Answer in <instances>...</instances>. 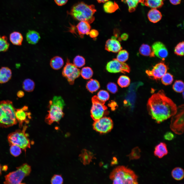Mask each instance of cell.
Listing matches in <instances>:
<instances>
[{
  "mask_svg": "<svg viewBox=\"0 0 184 184\" xmlns=\"http://www.w3.org/2000/svg\"><path fill=\"white\" fill-rule=\"evenodd\" d=\"M64 62L61 57L56 56L53 57L51 60L50 65L52 68L54 70H58L63 66Z\"/></svg>",
  "mask_w": 184,
  "mask_h": 184,
  "instance_id": "obj_23",
  "label": "cell"
},
{
  "mask_svg": "<svg viewBox=\"0 0 184 184\" xmlns=\"http://www.w3.org/2000/svg\"><path fill=\"white\" fill-rule=\"evenodd\" d=\"M73 64L76 67L80 68L84 66L85 63V60L82 56L77 55L74 59Z\"/></svg>",
  "mask_w": 184,
  "mask_h": 184,
  "instance_id": "obj_37",
  "label": "cell"
},
{
  "mask_svg": "<svg viewBox=\"0 0 184 184\" xmlns=\"http://www.w3.org/2000/svg\"><path fill=\"white\" fill-rule=\"evenodd\" d=\"M172 88L173 90L177 92L182 93L183 91L184 83L181 80H176L173 84Z\"/></svg>",
  "mask_w": 184,
  "mask_h": 184,
  "instance_id": "obj_40",
  "label": "cell"
},
{
  "mask_svg": "<svg viewBox=\"0 0 184 184\" xmlns=\"http://www.w3.org/2000/svg\"><path fill=\"white\" fill-rule=\"evenodd\" d=\"M24 93L22 90L18 91L17 93V96L19 98L23 97L24 96Z\"/></svg>",
  "mask_w": 184,
  "mask_h": 184,
  "instance_id": "obj_50",
  "label": "cell"
},
{
  "mask_svg": "<svg viewBox=\"0 0 184 184\" xmlns=\"http://www.w3.org/2000/svg\"><path fill=\"white\" fill-rule=\"evenodd\" d=\"M9 39L11 42L14 45L20 46L22 44L23 38L20 32L14 31L10 34Z\"/></svg>",
  "mask_w": 184,
  "mask_h": 184,
  "instance_id": "obj_22",
  "label": "cell"
},
{
  "mask_svg": "<svg viewBox=\"0 0 184 184\" xmlns=\"http://www.w3.org/2000/svg\"><path fill=\"white\" fill-rule=\"evenodd\" d=\"M168 69L167 66L163 62H161L154 66L151 70H147L146 73L151 79L158 80L166 73Z\"/></svg>",
  "mask_w": 184,
  "mask_h": 184,
  "instance_id": "obj_13",
  "label": "cell"
},
{
  "mask_svg": "<svg viewBox=\"0 0 184 184\" xmlns=\"http://www.w3.org/2000/svg\"><path fill=\"white\" fill-rule=\"evenodd\" d=\"M97 2L99 3H104L108 1L109 0H97Z\"/></svg>",
  "mask_w": 184,
  "mask_h": 184,
  "instance_id": "obj_51",
  "label": "cell"
},
{
  "mask_svg": "<svg viewBox=\"0 0 184 184\" xmlns=\"http://www.w3.org/2000/svg\"><path fill=\"white\" fill-rule=\"evenodd\" d=\"M161 78L162 83L165 85L171 84L173 80V75L168 73H166Z\"/></svg>",
  "mask_w": 184,
  "mask_h": 184,
  "instance_id": "obj_38",
  "label": "cell"
},
{
  "mask_svg": "<svg viewBox=\"0 0 184 184\" xmlns=\"http://www.w3.org/2000/svg\"><path fill=\"white\" fill-rule=\"evenodd\" d=\"M147 17L150 21L156 23L161 19L162 15L161 12L156 8H151L148 12Z\"/></svg>",
  "mask_w": 184,
  "mask_h": 184,
  "instance_id": "obj_21",
  "label": "cell"
},
{
  "mask_svg": "<svg viewBox=\"0 0 184 184\" xmlns=\"http://www.w3.org/2000/svg\"><path fill=\"white\" fill-rule=\"evenodd\" d=\"M109 178L113 184H138V177L134 172L126 167L120 166L111 172Z\"/></svg>",
  "mask_w": 184,
  "mask_h": 184,
  "instance_id": "obj_2",
  "label": "cell"
},
{
  "mask_svg": "<svg viewBox=\"0 0 184 184\" xmlns=\"http://www.w3.org/2000/svg\"><path fill=\"white\" fill-rule=\"evenodd\" d=\"M119 8V6L115 2L107 1L103 5V9L105 12L112 13L115 12Z\"/></svg>",
  "mask_w": 184,
  "mask_h": 184,
  "instance_id": "obj_27",
  "label": "cell"
},
{
  "mask_svg": "<svg viewBox=\"0 0 184 184\" xmlns=\"http://www.w3.org/2000/svg\"><path fill=\"white\" fill-rule=\"evenodd\" d=\"M80 73V70L71 63L70 60L67 58L66 64L63 69L62 74L67 79L69 84H73L75 80L79 77Z\"/></svg>",
  "mask_w": 184,
  "mask_h": 184,
  "instance_id": "obj_10",
  "label": "cell"
},
{
  "mask_svg": "<svg viewBox=\"0 0 184 184\" xmlns=\"http://www.w3.org/2000/svg\"><path fill=\"white\" fill-rule=\"evenodd\" d=\"M168 153L167 145L165 143L161 142L155 146L154 154L159 158H162Z\"/></svg>",
  "mask_w": 184,
  "mask_h": 184,
  "instance_id": "obj_18",
  "label": "cell"
},
{
  "mask_svg": "<svg viewBox=\"0 0 184 184\" xmlns=\"http://www.w3.org/2000/svg\"><path fill=\"white\" fill-rule=\"evenodd\" d=\"M96 11L94 5H88L81 2L74 5L69 14L76 20L86 21L90 24L95 20L94 15Z\"/></svg>",
  "mask_w": 184,
  "mask_h": 184,
  "instance_id": "obj_3",
  "label": "cell"
},
{
  "mask_svg": "<svg viewBox=\"0 0 184 184\" xmlns=\"http://www.w3.org/2000/svg\"><path fill=\"white\" fill-rule=\"evenodd\" d=\"M93 157L92 153L86 149L82 151L79 157L81 161L84 165L89 164L91 161Z\"/></svg>",
  "mask_w": 184,
  "mask_h": 184,
  "instance_id": "obj_24",
  "label": "cell"
},
{
  "mask_svg": "<svg viewBox=\"0 0 184 184\" xmlns=\"http://www.w3.org/2000/svg\"><path fill=\"white\" fill-rule=\"evenodd\" d=\"M98 34L99 32L97 30L93 29L90 31L88 35L90 37L95 38L98 36Z\"/></svg>",
  "mask_w": 184,
  "mask_h": 184,
  "instance_id": "obj_46",
  "label": "cell"
},
{
  "mask_svg": "<svg viewBox=\"0 0 184 184\" xmlns=\"http://www.w3.org/2000/svg\"><path fill=\"white\" fill-rule=\"evenodd\" d=\"M130 80L129 78L125 75H121L118 78L117 83L121 87H125L130 85Z\"/></svg>",
  "mask_w": 184,
  "mask_h": 184,
  "instance_id": "obj_34",
  "label": "cell"
},
{
  "mask_svg": "<svg viewBox=\"0 0 184 184\" xmlns=\"http://www.w3.org/2000/svg\"><path fill=\"white\" fill-rule=\"evenodd\" d=\"M106 69L107 71L112 73L121 72L125 73H129L130 71L128 65L124 62L118 61L116 59H114L108 62L106 65Z\"/></svg>",
  "mask_w": 184,
  "mask_h": 184,
  "instance_id": "obj_12",
  "label": "cell"
},
{
  "mask_svg": "<svg viewBox=\"0 0 184 184\" xmlns=\"http://www.w3.org/2000/svg\"><path fill=\"white\" fill-rule=\"evenodd\" d=\"M15 114L20 128L22 127L24 123H28L29 119L31 118V113L28 111V107L27 106H24L21 108L15 109Z\"/></svg>",
  "mask_w": 184,
  "mask_h": 184,
  "instance_id": "obj_14",
  "label": "cell"
},
{
  "mask_svg": "<svg viewBox=\"0 0 184 184\" xmlns=\"http://www.w3.org/2000/svg\"><path fill=\"white\" fill-rule=\"evenodd\" d=\"M93 74L92 69L89 67L83 68L80 71V74L84 79H90L92 76Z\"/></svg>",
  "mask_w": 184,
  "mask_h": 184,
  "instance_id": "obj_32",
  "label": "cell"
},
{
  "mask_svg": "<svg viewBox=\"0 0 184 184\" xmlns=\"http://www.w3.org/2000/svg\"><path fill=\"white\" fill-rule=\"evenodd\" d=\"M97 96L99 100L104 102L108 100L109 98V93L107 91L103 90H100L98 93Z\"/></svg>",
  "mask_w": 184,
  "mask_h": 184,
  "instance_id": "obj_39",
  "label": "cell"
},
{
  "mask_svg": "<svg viewBox=\"0 0 184 184\" xmlns=\"http://www.w3.org/2000/svg\"><path fill=\"white\" fill-rule=\"evenodd\" d=\"M108 90L112 93H116L118 90V87L116 84L110 82L107 85Z\"/></svg>",
  "mask_w": 184,
  "mask_h": 184,
  "instance_id": "obj_44",
  "label": "cell"
},
{
  "mask_svg": "<svg viewBox=\"0 0 184 184\" xmlns=\"http://www.w3.org/2000/svg\"><path fill=\"white\" fill-rule=\"evenodd\" d=\"M63 179L60 175L55 174L51 180V183L53 184H62L63 183Z\"/></svg>",
  "mask_w": 184,
  "mask_h": 184,
  "instance_id": "obj_43",
  "label": "cell"
},
{
  "mask_svg": "<svg viewBox=\"0 0 184 184\" xmlns=\"http://www.w3.org/2000/svg\"><path fill=\"white\" fill-rule=\"evenodd\" d=\"M145 0H121L124 3H126L128 7V10L130 12H134L135 10L139 4L141 3L144 5Z\"/></svg>",
  "mask_w": 184,
  "mask_h": 184,
  "instance_id": "obj_26",
  "label": "cell"
},
{
  "mask_svg": "<svg viewBox=\"0 0 184 184\" xmlns=\"http://www.w3.org/2000/svg\"><path fill=\"white\" fill-rule=\"evenodd\" d=\"M171 174L172 177L177 180H182L184 176L183 170L180 167H176L174 168L171 171Z\"/></svg>",
  "mask_w": 184,
  "mask_h": 184,
  "instance_id": "obj_30",
  "label": "cell"
},
{
  "mask_svg": "<svg viewBox=\"0 0 184 184\" xmlns=\"http://www.w3.org/2000/svg\"><path fill=\"white\" fill-rule=\"evenodd\" d=\"M10 151L12 155L16 157L19 156L21 153V148L17 145H10Z\"/></svg>",
  "mask_w": 184,
  "mask_h": 184,
  "instance_id": "obj_42",
  "label": "cell"
},
{
  "mask_svg": "<svg viewBox=\"0 0 184 184\" xmlns=\"http://www.w3.org/2000/svg\"><path fill=\"white\" fill-rule=\"evenodd\" d=\"M170 3L173 5H176L180 3L181 0H169Z\"/></svg>",
  "mask_w": 184,
  "mask_h": 184,
  "instance_id": "obj_49",
  "label": "cell"
},
{
  "mask_svg": "<svg viewBox=\"0 0 184 184\" xmlns=\"http://www.w3.org/2000/svg\"><path fill=\"white\" fill-rule=\"evenodd\" d=\"M15 109L12 102L9 100L0 102V127L7 128L16 124Z\"/></svg>",
  "mask_w": 184,
  "mask_h": 184,
  "instance_id": "obj_5",
  "label": "cell"
},
{
  "mask_svg": "<svg viewBox=\"0 0 184 184\" xmlns=\"http://www.w3.org/2000/svg\"><path fill=\"white\" fill-rule=\"evenodd\" d=\"M184 43L183 41L178 43L175 47L174 53L177 55L182 56L184 55Z\"/></svg>",
  "mask_w": 184,
  "mask_h": 184,
  "instance_id": "obj_41",
  "label": "cell"
},
{
  "mask_svg": "<svg viewBox=\"0 0 184 184\" xmlns=\"http://www.w3.org/2000/svg\"><path fill=\"white\" fill-rule=\"evenodd\" d=\"M165 0H145L144 5L152 8H161L163 5Z\"/></svg>",
  "mask_w": 184,
  "mask_h": 184,
  "instance_id": "obj_28",
  "label": "cell"
},
{
  "mask_svg": "<svg viewBox=\"0 0 184 184\" xmlns=\"http://www.w3.org/2000/svg\"><path fill=\"white\" fill-rule=\"evenodd\" d=\"M22 88L25 91L30 92L34 90L35 84L34 82L29 78L25 79L22 83Z\"/></svg>",
  "mask_w": 184,
  "mask_h": 184,
  "instance_id": "obj_31",
  "label": "cell"
},
{
  "mask_svg": "<svg viewBox=\"0 0 184 184\" xmlns=\"http://www.w3.org/2000/svg\"><path fill=\"white\" fill-rule=\"evenodd\" d=\"M65 105L61 96H54L49 102L48 113L45 118V122L51 125L54 122H58L64 116L63 109Z\"/></svg>",
  "mask_w": 184,
  "mask_h": 184,
  "instance_id": "obj_4",
  "label": "cell"
},
{
  "mask_svg": "<svg viewBox=\"0 0 184 184\" xmlns=\"http://www.w3.org/2000/svg\"><path fill=\"white\" fill-rule=\"evenodd\" d=\"M27 128L28 126L25 124L22 130H17L8 135L7 140L10 145H17L25 152L27 148H30L31 142L29 135L26 132Z\"/></svg>",
  "mask_w": 184,
  "mask_h": 184,
  "instance_id": "obj_6",
  "label": "cell"
},
{
  "mask_svg": "<svg viewBox=\"0 0 184 184\" xmlns=\"http://www.w3.org/2000/svg\"><path fill=\"white\" fill-rule=\"evenodd\" d=\"M174 134L170 132H166L164 135V139L167 140L171 141L174 138Z\"/></svg>",
  "mask_w": 184,
  "mask_h": 184,
  "instance_id": "obj_45",
  "label": "cell"
},
{
  "mask_svg": "<svg viewBox=\"0 0 184 184\" xmlns=\"http://www.w3.org/2000/svg\"><path fill=\"white\" fill-rule=\"evenodd\" d=\"M139 52L142 55L152 57H155V54L150 46L147 44H143L140 47Z\"/></svg>",
  "mask_w": 184,
  "mask_h": 184,
  "instance_id": "obj_25",
  "label": "cell"
},
{
  "mask_svg": "<svg viewBox=\"0 0 184 184\" xmlns=\"http://www.w3.org/2000/svg\"><path fill=\"white\" fill-rule=\"evenodd\" d=\"M9 46L7 37L5 36L0 35V52L6 51L8 49Z\"/></svg>",
  "mask_w": 184,
  "mask_h": 184,
  "instance_id": "obj_33",
  "label": "cell"
},
{
  "mask_svg": "<svg viewBox=\"0 0 184 184\" xmlns=\"http://www.w3.org/2000/svg\"><path fill=\"white\" fill-rule=\"evenodd\" d=\"M26 38L28 43L35 44L38 42L40 37L37 32L33 30H29L26 34Z\"/></svg>",
  "mask_w": 184,
  "mask_h": 184,
  "instance_id": "obj_20",
  "label": "cell"
},
{
  "mask_svg": "<svg viewBox=\"0 0 184 184\" xmlns=\"http://www.w3.org/2000/svg\"><path fill=\"white\" fill-rule=\"evenodd\" d=\"M12 71L8 67H2L0 68V83L3 84L8 82L12 76Z\"/></svg>",
  "mask_w": 184,
  "mask_h": 184,
  "instance_id": "obj_19",
  "label": "cell"
},
{
  "mask_svg": "<svg viewBox=\"0 0 184 184\" xmlns=\"http://www.w3.org/2000/svg\"><path fill=\"white\" fill-rule=\"evenodd\" d=\"M152 49L155 55L164 60L168 55V51L165 45L159 41L153 43Z\"/></svg>",
  "mask_w": 184,
  "mask_h": 184,
  "instance_id": "obj_15",
  "label": "cell"
},
{
  "mask_svg": "<svg viewBox=\"0 0 184 184\" xmlns=\"http://www.w3.org/2000/svg\"><path fill=\"white\" fill-rule=\"evenodd\" d=\"M147 105L149 114L158 123L174 115L177 110L176 104L166 96L163 90L152 95L148 99Z\"/></svg>",
  "mask_w": 184,
  "mask_h": 184,
  "instance_id": "obj_1",
  "label": "cell"
},
{
  "mask_svg": "<svg viewBox=\"0 0 184 184\" xmlns=\"http://www.w3.org/2000/svg\"><path fill=\"white\" fill-rule=\"evenodd\" d=\"M92 106L90 110L91 116L95 121L103 117L108 113L105 102L99 100L97 96L92 98Z\"/></svg>",
  "mask_w": 184,
  "mask_h": 184,
  "instance_id": "obj_9",
  "label": "cell"
},
{
  "mask_svg": "<svg viewBox=\"0 0 184 184\" xmlns=\"http://www.w3.org/2000/svg\"><path fill=\"white\" fill-rule=\"evenodd\" d=\"M129 56V54L127 51L125 50H121L118 52L116 59L120 62H125L128 60Z\"/></svg>",
  "mask_w": 184,
  "mask_h": 184,
  "instance_id": "obj_35",
  "label": "cell"
},
{
  "mask_svg": "<svg viewBox=\"0 0 184 184\" xmlns=\"http://www.w3.org/2000/svg\"><path fill=\"white\" fill-rule=\"evenodd\" d=\"M141 151L139 148L136 147L133 148L131 153L128 155L130 160L137 159H139L141 157Z\"/></svg>",
  "mask_w": 184,
  "mask_h": 184,
  "instance_id": "obj_36",
  "label": "cell"
},
{
  "mask_svg": "<svg viewBox=\"0 0 184 184\" xmlns=\"http://www.w3.org/2000/svg\"><path fill=\"white\" fill-rule=\"evenodd\" d=\"M2 167L1 165L0 164V176L2 174Z\"/></svg>",
  "mask_w": 184,
  "mask_h": 184,
  "instance_id": "obj_52",
  "label": "cell"
},
{
  "mask_svg": "<svg viewBox=\"0 0 184 184\" xmlns=\"http://www.w3.org/2000/svg\"><path fill=\"white\" fill-rule=\"evenodd\" d=\"M75 27L81 38H82L84 35H88L91 29L90 24L84 21H80Z\"/></svg>",
  "mask_w": 184,
  "mask_h": 184,
  "instance_id": "obj_17",
  "label": "cell"
},
{
  "mask_svg": "<svg viewBox=\"0 0 184 184\" xmlns=\"http://www.w3.org/2000/svg\"><path fill=\"white\" fill-rule=\"evenodd\" d=\"M15 171L10 172L5 176L4 183L6 184H20L24 179L29 175L31 169L27 163H24L17 167Z\"/></svg>",
  "mask_w": 184,
  "mask_h": 184,
  "instance_id": "obj_7",
  "label": "cell"
},
{
  "mask_svg": "<svg viewBox=\"0 0 184 184\" xmlns=\"http://www.w3.org/2000/svg\"><path fill=\"white\" fill-rule=\"evenodd\" d=\"M184 109L183 104L179 106L176 113L171 117L170 128L178 135L182 134L184 131Z\"/></svg>",
  "mask_w": 184,
  "mask_h": 184,
  "instance_id": "obj_8",
  "label": "cell"
},
{
  "mask_svg": "<svg viewBox=\"0 0 184 184\" xmlns=\"http://www.w3.org/2000/svg\"><path fill=\"white\" fill-rule=\"evenodd\" d=\"M100 87L99 82L96 80L91 79L86 85V88L90 92L93 93L97 91Z\"/></svg>",
  "mask_w": 184,
  "mask_h": 184,
  "instance_id": "obj_29",
  "label": "cell"
},
{
  "mask_svg": "<svg viewBox=\"0 0 184 184\" xmlns=\"http://www.w3.org/2000/svg\"><path fill=\"white\" fill-rule=\"evenodd\" d=\"M93 126L95 130L100 134H103L111 131L113 127V123L109 117H103L95 121Z\"/></svg>",
  "mask_w": 184,
  "mask_h": 184,
  "instance_id": "obj_11",
  "label": "cell"
},
{
  "mask_svg": "<svg viewBox=\"0 0 184 184\" xmlns=\"http://www.w3.org/2000/svg\"><path fill=\"white\" fill-rule=\"evenodd\" d=\"M129 36L128 34L125 33L122 34L120 37L121 39L124 41H126L128 38Z\"/></svg>",
  "mask_w": 184,
  "mask_h": 184,
  "instance_id": "obj_48",
  "label": "cell"
},
{
  "mask_svg": "<svg viewBox=\"0 0 184 184\" xmlns=\"http://www.w3.org/2000/svg\"><path fill=\"white\" fill-rule=\"evenodd\" d=\"M122 48L119 41L116 39L112 37L106 42L105 49L109 52L117 53L122 49Z\"/></svg>",
  "mask_w": 184,
  "mask_h": 184,
  "instance_id": "obj_16",
  "label": "cell"
},
{
  "mask_svg": "<svg viewBox=\"0 0 184 184\" xmlns=\"http://www.w3.org/2000/svg\"><path fill=\"white\" fill-rule=\"evenodd\" d=\"M68 0H54L56 4L59 6H62L65 4Z\"/></svg>",
  "mask_w": 184,
  "mask_h": 184,
  "instance_id": "obj_47",
  "label": "cell"
}]
</instances>
